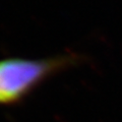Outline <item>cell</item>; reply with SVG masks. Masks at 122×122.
<instances>
[{"instance_id":"1","label":"cell","mask_w":122,"mask_h":122,"mask_svg":"<svg viewBox=\"0 0 122 122\" xmlns=\"http://www.w3.org/2000/svg\"><path fill=\"white\" fill-rule=\"evenodd\" d=\"M77 63L74 55H58L41 59L11 57L0 60V106H13L36 89Z\"/></svg>"}]
</instances>
